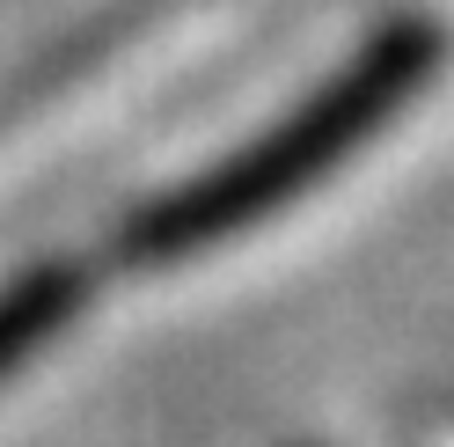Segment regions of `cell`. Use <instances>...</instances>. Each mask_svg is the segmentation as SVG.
Masks as SVG:
<instances>
[{
  "mask_svg": "<svg viewBox=\"0 0 454 447\" xmlns=\"http://www.w3.org/2000/svg\"><path fill=\"white\" fill-rule=\"evenodd\" d=\"M418 67H425V51H418L411 37H395L381 59H366V67L345 81V89H330L323 103H308L278 139L235 154V161L213 169L206 184H191V191H176L161 213H147V220L125 235V249H132L139 264H168V257H191V249L235 235V228H249V220H264L271 206L301 199L308 176L330 169L337 154H352L359 139H366V125H374L388 103L411 96Z\"/></svg>",
  "mask_w": 454,
  "mask_h": 447,
  "instance_id": "6da1fadb",
  "label": "cell"
},
{
  "mask_svg": "<svg viewBox=\"0 0 454 447\" xmlns=\"http://www.w3.org/2000/svg\"><path fill=\"white\" fill-rule=\"evenodd\" d=\"M74 301H81V278L74 271H30V278H15L8 294H0V374L15 367L30 345H44L51 330H59L74 316Z\"/></svg>",
  "mask_w": 454,
  "mask_h": 447,
  "instance_id": "7a4b0ae2",
  "label": "cell"
}]
</instances>
